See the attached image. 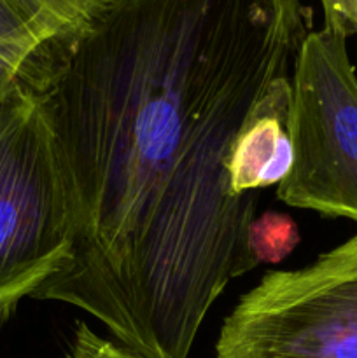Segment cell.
Masks as SVG:
<instances>
[{"mask_svg":"<svg viewBox=\"0 0 357 358\" xmlns=\"http://www.w3.org/2000/svg\"><path fill=\"white\" fill-rule=\"evenodd\" d=\"M303 0H118L44 91L72 255L31 299L100 322L146 358H188L210 308L258 266V194L231 191V147L293 77Z\"/></svg>","mask_w":357,"mask_h":358,"instance_id":"obj_1","label":"cell"},{"mask_svg":"<svg viewBox=\"0 0 357 358\" xmlns=\"http://www.w3.org/2000/svg\"><path fill=\"white\" fill-rule=\"evenodd\" d=\"M44 87L0 98V304L58 275L72 255V219Z\"/></svg>","mask_w":357,"mask_h":358,"instance_id":"obj_2","label":"cell"},{"mask_svg":"<svg viewBox=\"0 0 357 358\" xmlns=\"http://www.w3.org/2000/svg\"><path fill=\"white\" fill-rule=\"evenodd\" d=\"M217 358H357V233L314 262L268 271L238 299Z\"/></svg>","mask_w":357,"mask_h":358,"instance_id":"obj_3","label":"cell"},{"mask_svg":"<svg viewBox=\"0 0 357 358\" xmlns=\"http://www.w3.org/2000/svg\"><path fill=\"white\" fill-rule=\"evenodd\" d=\"M346 34L312 30L293 73L294 163L276 198L357 224V72Z\"/></svg>","mask_w":357,"mask_h":358,"instance_id":"obj_4","label":"cell"},{"mask_svg":"<svg viewBox=\"0 0 357 358\" xmlns=\"http://www.w3.org/2000/svg\"><path fill=\"white\" fill-rule=\"evenodd\" d=\"M293 77L275 80L238 133L227 161L231 191L251 194L282 184L294 163Z\"/></svg>","mask_w":357,"mask_h":358,"instance_id":"obj_5","label":"cell"},{"mask_svg":"<svg viewBox=\"0 0 357 358\" xmlns=\"http://www.w3.org/2000/svg\"><path fill=\"white\" fill-rule=\"evenodd\" d=\"M77 38L52 27L28 0H0V52L30 63H62Z\"/></svg>","mask_w":357,"mask_h":358,"instance_id":"obj_6","label":"cell"},{"mask_svg":"<svg viewBox=\"0 0 357 358\" xmlns=\"http://www.w3.org/2000/svg\"><path fill=\"white\" fill-rule=\"evenodd\" d=\"M248 248L258 264H279L300 243V229L290 215L265 212L248 226Z\"/></svg>","mask_w":357,"mask_h":358,"instance_id":"obj_7","label":"cell"},{"mask_svg":"<svg viewBox=\"0 0 357 358\" xmlns=\"http://www.w3.org/2000/svg\"><path fill=\"white\" fill-rule=\"evenodd\" d=\"M65 37L80 38L118 0H28Z\"/></svg>","mask_w":357,"mask_h":358,"instance_id":"obj_8","label":"cell"},{"mask_svg":"<svg viewBox=\"0 0 357 358\" xmlns=\"http://www.w3.org/2000/svg\"><path fill=\"white\" fill-rule=\"evenodd\" d=\"M65 358H146L125 348L114 339L94 334L86 322H77Z\"/></svg>","mask_w":357,"mask_h":358,"instance_id":"obj_9","label":"cell"},{"mask_svg":"<svg viewBox=\"0 0 357 358\" xmlns=\"http://www.w3.org/2000/svg\"><path fill=\"white\" fill-rule=\"evenodd\" d=\"M63 63V62H62ZM62 63H30L0 52V98L6 96L20 83H31L35 86L48 87Z\"/></svg>","mask_w":357,"mask_h":358,"instance_id":"obj_10","label":"cell"},{"mask_svg":"<svg viewBox=\"0 0 357 358\" xmlns=\"http://www.w3.org/2000/svg\"><path fill=\"white\" fill-rule=\"evenodd\" d=\"M324 24L350 35H357V0H321Z\"/></svg>","mask_w":357,"mask_h":358,"instance_id":"obj_11","label":"cell"},{"mask_svg":"<svg viewBox=\"0 0 357 358\" xmlns=\"http://www.w3.org/2000/svg\"><path fill=\"white\" fill-rule=\"evenodd\" d=\"M16 310V306H9V304H0V327L9 320V317L13 315V311Z\"/></svg>","mask_w":357,"mask_h":358,"instance_id":"obj_12","label":"cell"}]
</instances>
